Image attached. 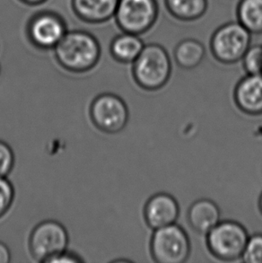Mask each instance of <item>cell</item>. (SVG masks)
I'll return each instance as SVG.
<instances>
[{
	"instance_id": "obj_1",
	"label": "cell",
	"mask_w": 262,
	"mask_h": 263,
	"mask_svg": "<svg viewBox=\"0 0 262 263\" xmlns=\"http://www.w3.org/2000/svg\"><path fill=\"white\" fill-rule=\"evenodd\" d=\"M54 51L58 63L72 73L90 71L97 65L101 56L98 41L85 31L67 32Z\"/></svg>"
},
{
	"instance_id": "obj_2",
	"label": "cell",
	"mask_w": 262,
	"mask_h": 263,
	"mask_svg": "<svg viewBox=\"0 0 262 263\" xmlns=\"http://www.w3.org/2000/svg\"><path fill=\"white\" fill-rule=\"evenodd\" d=\"M132 74L141 88L156 91L166 85L172 74L170 56L157 43L146 44L133 62Z\"/></svg>"
},
{
	"instance_id": "obj_3",
	"label": "cell",
	"mask_w": 262,
	"mask_h": 263,
	"mask_svg": "<svg viewBox=\"0 0 262 263\" xmlns=\"http://www.w3.org/2000/svg\"><path fill=\"white\" fill-rule=\"evenodd\" d=\"M252 33L239 22H229L219 26L210 39L213 57L223 64H235L241 61L251 46Z\"/></svg>"
},
{
	"instance_id": "obj_4",
	"label": "cell",
	"mask_w": 262,
	"mask_h": 263,
	"mask_svg": "<svg viewBox=\"0 0 262 263\" xmlns=\"http://www.w3.org/2000/svg\"><path fill=\"white\" fill-rule=\"evenodd\" d=\"M248 239L242 224L236 221H220L207 234V245L216 258L231 261L241 258Z\"/></svg>"
},
{
	"instance_id": "obj_5",
	"label": "cell",
	"mask_w": 262,
	"mask_h": 263,
	"mask_svg": "<svg viewBox=\"0 0 262 263\" xmlns=\"http://www.w3.org/2000/svg\"><path fill=\"white\" fill-rule=\"evenodd\" d=\"M150 251L157 263H183L191 254V242L184 229L174 223L155 230Z\"/></svg>"
},
{
	"instance_id": "obj_6",
	"label": "cell",
	"mask_w": 262,
	"mask_h": 263,
	"mask_svg": "<svg viewBox=\"0 0 262 263\" xmlns=\"http://www.w3.org/2000/svg\"><path fill=\"white\" fill-rule=\"evenodd\" d=\"M158 14L157 0H120L114 17L122 32L141 35L155 25Z\"/></svg>"
},
{
	"instance_id": "obj_7",
	"label": "cell",
	"mask_w": 262,
	"mask_h": 263,
	"mask_svg": "<svg viewBox=\"0 0 262 263\" xmlns=\"http://www.w3.org/2000/svg\"><path fill=\"white\" fill-rule=\"evenodd\" d=\"M68 242L69 235L63 224L58 221L45 220L32 229L29 237V250L34 260L45 263L66 251Z\"/></svg>"
},
{
	"instance_id": "obj_8",
	"label": "cell",
	"mask_w": 262,
	"mask_h": 263,
	"mask_svg": "<svg viewBox=\"0 0 262 263\" xmlns=\"http://www.w3.org/2000/svg\"><path fill=\"white\" fill-rule=\"evenodd\" d=\"M92 124L107 134H117L128 124V109L120 96L104 92L96 96L90 105Z\"/></svg>"
},
{
	"instance_id": "obj_9",
	"label": "cell",
	"mask_w": 262,
	"mask_h": 263,
	"mask_svg": "<svg viewBox=\"0 0 262 263\" xmlns=\"http://www.w3.org/2000/svg\"><path fill=\"white\" fill-rule=\"evenodd\" d=\"M28 36L32 44L43 50L54 49L67 33L63 19L52 12H42L29 22Z\"/></svg>"
},
{
	"instance_id": "obj_10",
	"label": "cell",
	"mask_w": 262,
	"mask_h": 263,
	"mask_svg": "<svg viewBox=\"0 0 262 263\" xmlns=\"http://www.w3.org/2000/svg\"><path fill=\"white\" fill-rule=\"evenodd\" d=\"M179 214L180 206L177 200L164 192L152 196L144 210L145 222L154 230L176 223Z\"/></svg>"
},
{
	"instance_id": "obj_11",
	"label": "cell",
	"mask_w": 262,
	"mask_h": 263,
	"mask_svg": "<svg viewBox=\"0 0 262 263\" xmlns=\"http://www.w3.org/2000/svg\"><path fill=\"white\" fill-rule=\"evenodd\" d=\"M234 101L245 114H262V74H247L241 79L234 90Z\"/></svg>"
},
{
	"instance_id": "obj_12",
	"label": "cell",
	"mask_w": 262,
	"mask_h": 263,
	"mask_svg": "<svg viewBox=\"0 0 262 263\" xmlns=\"http://www.w3.org/2000/svg\"><path fill=\"white\" fill-rule=\"evenodd\" d=\"M188 221L197 233L207 235L221 221L219 206L211 199H198L190 206Z\"/></svg>"
},
{
	"instance_id": "obj_13",
	"label": "cell",
	"mask_w": 262,
	"mask_h": 263,
	"mask_svg": "<svg viewBox=\"0 0 262 263\" xmlns=\"http://www.w3.org/2000/svg\"><path fill=\"white\" fill-rule=\"evenodd\" d=\"M120 0H72L74 14L82 21L101 24L115 15Z\"/></svg>"
},
{
	"instance_id": "obj_14",
	"label": "cell",
	"mask_w": 262,
	"mask_h": 263,
	"mask_svg": "<svg viewBox=\"0 0 262 263\" xmlns=\"http://www.w3.org/2000/svg\"><path fill=\"white\" fill-rule=\"evenodd\" d=\"M144 46L145 44L139 35L122 32L110 43V54L118 62L124 64L133 63Z\"/></svg>"
},
{
	"instance_id": "obj_15",
	"label": "cell",
	"mask_w": 262,
	"mask_h": 263,
	"mask_svg": "<svg viewBox=\"0 0 262 263\" xmlns=\"http://www.w3.org/2000/svg\"><path fill=\"white\" fill-rule=\"evenodd\" d=\"M205 47L198 40H181L174 49V60L179 67L191 70L201 64L205 57Z\"/></svg>"
},
{
	"instance_id": "obj_16",
	"label": "cell",
	"mask_w": 262,
	"mask_h": 263,
	"mask_svg": "<svg viewBox=\"0 0 262 263\" xmlns=\"http://www.w3.org/2000/svg\"><path fill=\"white\" fill-rule=\"evenodd\" d=\"M168 13L181 22L197 21L205 14L209 0H164Z\"/></svg>"
},
{
	"instance_id": "obj_17",
	"label": "cell",
	"mask_w": 262,
	"mask_h": 263,
	"mask_svg": "<svg viewBox=\"0 0 262 263\" xmlns=\"http://www.w3.org/2000/svg\"><path fill=\"white\" fill-rule=\"evenodd\" d=\"M237 21L252 34H262V0H240Z\"/></svg>"
},
{
	"instance_id": "obj_18",
	"label": "cell",
	"mask_w": 262,
	"mask_h": 263,
	"mask_svg": "<svg viewBox=\"0 0 262 263\" xmlns=\"http://www.w3.org/2000/svg\"><path fill=\"white\" fill-rule=\"evenodd\" d=\"M241 61L247 74H262V45L249 47Z\"/></svg>"
},
{
	"instance_id": "obj_19",
	"label": "cell",
	"mask_w": 262,
	"mask_h": 263,
	"mask_svg": "<svg viewBox=\"0 0 262 263\" xmlns=\"http://www.w3.org/2000/svg\"><path fill=\"white\" fill-rule=\"evenodd\" d=\"M241 260L246 263H262V235L249 236Z\"/></svg>"
},
{
	"instance_id": "obj_20",
	"label": "cell",
	"mask_w": 262,
	"mask_h": 263,
	"mask_svg": "<svg viewBox=\"0 0 262 263\" xmlns=\"http://www.w3.org/2000/svg\"><path fill=\"white\" fill-rule=\"evenodd\" d=\"M14 199V186L7 177H0V218L10 210Z\"/></svg>"
},
{
	"instance_id": "obj_21",
	"label": "cell",
	"mask_w": 262,
	"mask_h": 263,
	"mask_svg": "<svg viewBox=\"0 0 262 263\" xmlns=\"http://www.w3.org/2000/svg\"><path fill=\"white\" fill-rule=\"evenodd\" d=\"M14 165V151L7 142L0 140V177H7Z\"/></svg>"
},
{
	"instance_id": "obj_22",
	"label": "cell",
	"mask_w": 262,
	"mask_h": 263,
	"mask_svg": "<svg viewBox=\"0 0 262 263\" xmlns=\"http://www.w3.org/2000/svg\"><path fill=\"white\" fill-rule=\"evenodd\" d=\"M84 260L77 253L68 252L66 250L58 253L55 256L51 257L45 263H81Z\"/></svg>"
},
{
	"instance_id": "obj_23",
	"label": "cell",
	"mask_w": 262,
	"mask_h": 263,
	"mask_svg": "<svg viewBox=\"0 0 262 263\" xmlns=\"http://www.w3.org/2000/svg\"><path fill=\"white\" fill-rule=\"evenodd\" d=\"M10 261V250L5 242L0 241V263H9Z\"/></svg>"
},
{
	"instance_id": "obj_24",
	"label": "cell",
	"mask_w": 262,
	"mask_h": 263,
	"mask_svg": "<svg viewBox=\"0 0 262 263\" xmlns=\"http://www.w3.org/2000/svg\"><path fill=\"white\" fill-rule=\"evenodd\" d=\"M23 3L27 4L30 6H38L40 4H43L46 0H20Z\"/></svg>"
},
{
	"instance_id": "obj_25",
	"label": "cell",
	"mask_w": 262,
	"mask_h": 263,
	"mask_svg": "<svg viewBox=\"0 0 262 263\" xmlns=\"http://www.w3.org/2000/svg\"><path fill=\"white\" fill-rule=\"evenodd\" d=\"M259 210H260V211H261L262 213V193L261 195H260V198H259Z\"/></svg>"
},
{
	"instance_id": "obj_26",
	"label": "cell",
	"mask_w": 262,
	"mask_h": 263,
	"mask_svg": "<svg viewBox=\"0 0 262 263\" xmlns=\"http://www.w3.org/2000/svg\"><path fill=\"white\" fill-rule=\"evenodd\" d=\"M0 73H1V68H0Z\"/></svg>"
}]
</instances>
